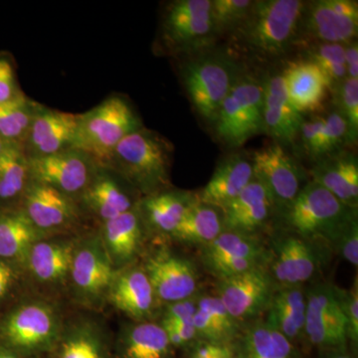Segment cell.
Instances as JSON below:
<instances>
[{
  "label": "cell",
  "instance_id": "46",
  "mask_svg": "<svg viewBox=\"0 0 358 358\" xmlns=\"http://www.w3.org/2000/svg\"><path fill=\"white\" fill-rule=\"evenodd\" d=\"M189 358H234L232 343H216L196 339Z\"/></svg>",
  "mask_w": 358,
  "mask_h": 358
},
{
  "label": "cell",
  "instance_id": "28",
  "mask_svg": "<svg viewBox=\"0 0 358 358\" xmlns=\"http://www.w3.org/2000/svg\"><path fill=\"white\" fill-rule=\"evenodd\" d=\"M196 199L197 193L166 189L143 197L136 206L145 224L171 235Z\"/></svg>",
  "mask_w": 358,
  "mask_h": 358
},
{
  "label": "cell",
  "instance_id": "29",
  "mask_svg": "<svg viewBox=\"0 0 358 358\" xmlns=\"http://www.w3.org/2000/svg\"><path fill=\"white\" fill-rule=\"evenodd\" d=\"M31 180L29 159L22 145L6 143L0 154V210L20 208Z\"/></svg>",
  "mask_w": 358,
  "mask_h": 358
},
{
  "label": "cell",
  "instance_id": "16",
  "mask_svg": "<svg viewBox=\"0 0 358 358\" xmlns=\"http://www.w3.org/2000/svg\"><path fill=\"white\" fill-rule=\"evenodd\" d=\"M145 274L157 300L167 303L192 298L199 288V275L189 260L169 252H159L148 259Z\"/></svg>",
  "mask_w": 358,
  "mask_h": 358
},
{
  "label": "cell",
  "instance_id": "17",
  "mask_svg": "<svg viewBox=\"0 0 358 358\" xmlns=\"http://www.w3.org/2000/svg\"><path fill=\"white\" fill-rule=\"evenodd\" d=\"M262 86L264 133L284 147L294 145L305 117L289 102L281 72H268Z\"/></svg>",
  "mask_w": 358,
  "mask_h": 358
},
{
  "label": "cell",
  "instance_id": "40",
  "mask_svg": "<svg viewBox=\"0 0 358 358\" xmlns=\"http://www.w3.org/2000/svg\"><path fill=\"white\" fill-rule=\"evenodd\" d=\"M254 0H211V18L216 38L232 34L249 15Z\"/></svg>",
  "mask_w": 358,
  "mask_h": 358
},
{
  "label": "cell",
  "instance_id": "52",
  "mask_svg": "<svg viewBox=\"0 0 358 358\" xmlns=\"http://www.w3.org/2000/svg\"><path fill=\"white\" fill-rule=\"evenodd\" d=\"M6 143L1 138H0V154H1L2 150H3L4 147H6Z\"/></svg>",
  "mask_w": 358,
  "mask_h": 358
},
{
  "label": "cell",
  "instance_id": "15",
  "mask_svg": "<svg viewBox=\"0 0 358 358\" xmlns=\"http://www.w3.org/2000/svg\"><path fill=\"white\" fill-rule=\"evenodd\" d=\"M80 115L39 103L22 148L28 159H38L75 148Z\"/></svg>",
  "mask_w": 358,
  "mask_h": 358
},
{
  "label": "cell",
  "instance_id": "44",
  "mask_svg": "<svg viewBox=\"0 0 358 358\" xmlns=\"http://www.w3.org/2000/svg\"><path fill=\"white\" fill-rule=\"evenodd\" d=\"M23 93L16 79L15 70L10 59L0 55V103L9 102Z\"/></svg>",
  "mask_w": 358,
  "mask_h": 358
},
{
  "label": "cell",
  "instance_id": "23",
  "mask_svg": "<svg viewBox=\"0 0 358 358\" xmlns=\"http://www.w3.org/2000/svg\"><path fill=\"white\" fill-rule=\"evenodd\" d=\"M253 178L251 157L245 154L231 155L220 162L210 180L197 193V199L202 203L222 211Z\"/></svg>",
  "mask_w": 358,
  "mask_h": 358
},
{
  "label": "cell",
  "instance_id": "47",
  "mask_svg": "<svg viewBox=\"0 0 358 358\" xmlns=\"http://www.w3.org/2000/svg\"><path fill=\"white\" fill-rule=\"evenodd\" d=\"M197 299L199 296H192L186 300L176 301L169 303L167 307L164 319L169 320H193L197 308Z\"/></svg>",
  "mask_w": 358,
  "mask_h": 358
},
{
  "label": "cell",
  "instance_id": "34",
  "mask_svg": "<svg viewBox=\"0 0 358 358\" xmlns=\"http://www.w3.org/2000/svg\"><path fill=\"white\" fill-rule=\"evenodd\" d=\"M42 233L20 208L0 210V259L28 256Z\"/></svg>",
  "mask_w": 358,
  "mask_h": 358
},
{
  "label": "cell",
  "instance_id": "18",
  "mask_svg": "<svg viewBox=\"0 0 358 358\" xmlns=\"http://www.w3.org/2000/svg\"><path fill=\"white\" fill-rule=\"evenodd\" d=\"M281 74L289 102L301 115H317L324 110L331 86L315 63L305 58L289 61Z\"/></svg>",
  "mask_w": 358,
  "mask_h": 358
},
{
  "label": "cell",
  "instance_id": "9",
  "mask_svg": "<svg viewBox=\"0 0 358 358\" xmlns=\"http://www.w3.org/2000/svg\"><path fill=\"white\" fill-rule=\"evenodd\" d=\"M205 268L218 280L241 274L258 267H267L270 252L256 235L224 230L210 243L201 247Z\"/></svg>",
  "mask_w": 358,
  "mask_h": 358
},
{
  "label": "cell",
  "instance_id": "6",
  "mask_svg": "<svg viewBox=\"0 0 358 358\" xmlns=\"http://www.w3.org/2000/svg\"><path fill=\"white\" fill-rule=\"evenodd\" d=\"M159 46L171 56L187 57L213 46L216 35L211 0H174L167 4L159 27Z\"/></svg>",
  "mask_w": 358,
  "mask_h": 358
},
{
  "label": "cell",
  "instance_id": "12",
  "mask_svg": "<svg viewBox=\"0 0 358 358\" xmlns=\"http://www.w3.org/2000/svg\"><path fill=\"white\" fill-rule=\"evenodd\" d=\"M322 252L319 243L284 231L273 239L268 272L278 287L303 286L319 271Z\"/></svg>",
  "mask_w": 358,
  "mask_h": 358
},
{
  "label": "cell",
  "instance_id": "30",
  "mask_svg": "<svg viewBox=\"0 0 358 358\" xmlns=\"http://www.w3.org/2000/svg\"><path fill=\"white\" fill-rule=\"evenodd\" d=\"M110 300L133 319L145 320L154 310L157 299L145 271L133 268L113 282Z\"/></svg>",
  "mask_w": 358,
  "mask_h": 358
},
{
  "label": "cell",
  "instance_id": "21",
  "mask_svg": "<svg viewBox=\"0 0 358 358\" xmlns=\"http://www.w3.org/2000/svg\"><path fill=\"white\" fill-rule=\"evenodd\" d=\"M128 181L108 167H100L79 201L103 222L136 206Z\"/></svg>",
  "mask_w": 358,
  "mask_h": 358
},
{
  "label": "cell",
  "instance_id": "38",
  "mask_svg": "<svg viewBox=\"0 0 358 358\" xmlns=\"http://www.w3.org/2000/svg\"><path fill=\"white\" fill-rule=\"evenodd\" d=\"M324 117V126L310 159L313 162L336 154L350 145L348 124L345 117L334 107Z\"/></svg>",
  "mask_w": 358,
  "mask_h": 358
},
{
  "label": "cell",
  "instance_id": "27",
  "mask_svg": "<svg viewBox=\"0 0 358 358\" xmlns=\"http://www.w3.org/2000/svg\"><path fill=\"white\" fill-rule=\"evenodd\" d=\"M71 275L77 289L87 296H98L114 282L112 259L99 242L75 252Z\"/></svg>",
  "mask_w": 358,
  "mask_h": 358
},
{
  "label": "cell",
  "instance_id": "39",
  "mask_svg": "<svg viewBox=\"0 0 358 358\" xmlns=\"http://www.w3.org/2000/svg\"><path fill=\"white\" fill-rule=\"evenodd\" d=\"M307 60L315 63L326 75L331 90L348 78L345 60V44L310 43L306 49Z\"/></svg>",
  "mask_w": 358,
  "mask_h": 358
},
{
  "label": "cell",
  "instance_id": "45",
  "mask_svg": "<svg viewBox=\"0 0 358 358\" xmlns=\"http://www.w3.org/2000/svg\"><path fill=\"white\" fill-rule=\"evenodd\" d=\"M333 249L355 267L358 265V221L352 224L334 245Z\"/></svg>",
  "mask_w": 358,
  "mask_h": 358
},
{
  "label": "cell",
  "instance_id": "11",
  "mask_svg": "<svg viewBox=\"0 0 358 358\" xmlns=\"http://www.w3.org/2000/svg\"><path fill=\"white\" fill-rule=\"evenodd\" d=\"M278 288L267 267H258L218 280L216 296L240 324L266 313Z\"/></svg>",
  "mask_w": 358,
  "mask_h": 358
},
{
  "label": "cell",
  "instance_id": "43",
  "mask_svg": "<svg viewBox=\"0 0 358 358\" xmlns=\"http://www.w3.org/2000/svg\"><path fill=\"white\" fill-rule=\"evenodd\" d=\"M338 296L348 324V341L357 345L358 341V289L357 281L350 289L339 288Z\"/></svg>",
  "mask_w": 358,
  "mask_h": 358
},
{
  "label": "cell",
  "instance_id": "31",
  "mask_svg": "<svg viewBox=\"0 0 358 358\" xmlns=\"http://www.w3.org/2000/svg\"><path fill=\"white\" fill-rule=\"evenodd\" d=\"M193 324L197 339L216 343H234L243 327L228 313L217 296H199Z\"/></svg>",
  "mask_w": 358,
  "mask_h": 358
},
{
  "label": "cell",
  "instance_id": "10",
  "mask_svg": "<svg viewBox=\"0 0 358 358\" xmlns=\"http://www.w3.org/2000/svg\"><path fill=\"white\" fill-rule=\"evenodd\" d=\"M306 294V339L322 350L348 348V324L339 300L338 287L320 284Z\"/></svg>",
  "mask_w": 358,
  "mask_h": 358
},
{
  "label": "cell",
  "instance_id": "35",
  "mask_svg": "<svg viewBox=\"0 0 358 358\" xmlns=\"http://www.w3.org/2000/svg\"><path fill=\"white\" fill-rule=\"evenodd\" d=\"M74 248L71 245L36 242L29 253L30 268L40 281L57 282L70 273Z\"/></svg>",
  "mask_w": 358,
  "mask_h": 358
},
{
  "label": "cell",
  "instance_id": "36",
  "mask_svg": "<svg viewBox=\"0 0 358 358\" xmlns=\"http://www.w3.org/2000/svg\"><path fill=\"white\" fill-rule=\"evenodd\" d=\"M39 103L21 93L9 102L0 103V138L6 143H24Z\"/></svg>",
  "mask_w": 358,
  "mask_h": 358
},
{
  "label": "cell",
  "instance_id": "33",
  "mask_svg": "<svg viewBox=\"0 0 358 358\" xmlns=\"http://www.w3.org/2000/svg\"><path fill=\"white\" fill-rule=\"evenodd\" d=\"M223 231L222 212L196 199L171 236L178 241L203 247L216 239Z\"/></svg>",
  "mask_w": 358,
  "mask_h": 358
},
{
  "label": "cell",
  "instance_id": "14",
  "mask_svg": "<svg viewBox=\"0 0 358 358\" xmlns=\"http://www.w3.org/2000/svg\"><path fill=\"white\" fill-rule=\"evenodd\" d=\"M250 157L254 178L267 187L279 214L307 185L305 173L286 148L275 141L255 150Z\"/></svg>",
  "mask_w": 358,
  "mask_h": 358
},
{
  "label": "cell",
  "instance_id": "32",
  "mask_svg": "<svg viewBox=\"0 0 358 358\" xmlns=\"http://www.w3.org/2000/svg\"><path fill=\"white\" fill-rule=\"evenodd\" d=\"M145 225L138 206L103 222V236L110 259L124 262L133 258L140 247Z\"/></svg>",
  "mask_w": 358,
  "mask_h": 358
},
{
  "label": "cell",
  "instance_id": "3",
  "mask_svg": "<svg viewBox=\"0 0 358 358\" xmlns=\"http://www.w3.org/2000/svg\"><path fill=\"white\" fill-rule=\"evenodd\" d=\"M278 215L287 232L331 248L358 221L357 208L346 206L312 180L308 181L291 204Z\"/></svg>",
  "mask_w": 358,
  "mask_h": 358
},
{
  "label": "cell",
  "instance_id": "37",
  "mask_svg": "<svg viewBox=\"0 0 358 358\" xmlns=\"http://www.w3.org/2000/svg\"><path fill=\"white\" fill-rule=\"evenodd\" d=\"M169 346L164 327L154 322H141L127 334L124 353L127 358H166Z\"/></svg>",
  "mask_w": 358,
  "mask_h": 358
},
{
  "label": "cell",
  "instance_id": "42",
  "mask_svg": "<svg viewBox=\"0 0 358 358\" xmlns=\"http://www.w3.org/2000/svg\"><path fill=\"white\" fill-rule=\"evenodd\" d=\"M59 358H102V352L93 336L79 333L64 343Z\"/></svg>",
  "mask_w": 358,
  "mask_h": 358
},
{
  "label": "cell",
  "instance_id": "25",
  "mask_svg": "<svg viewBox=\"0 0 358 358\" xmlns=\"http://www.w3.org/2000/svg\"><path fill=\"white\" fill-rule=\"evenodd\" d=\"M307 294L303 286L278 287L266 310L265 322L298 345L305 338Z\"/></svg>",
  "mask_w": 358,
  "mask_h": 358
},
{
  "label": "cell",
  "instance_id": "20",
  "mask_svg": "<svg viewBox=\"0 0 358 358\" xmlns=\"http://www.w3.org/2000/svg\"><path fill=\"white\" fill-rule=\"evenodd\" d=\"M224 230L256 235L277 213L274 199L255 178L222 211Z\"/></svg>",
  "mask_w": 358,
  "mask_h": 358
},
{
  "label": "cell",
  "instance_id": "24",
  "mask_svg": "<svg viewBox=\"0 0 358 358\" xmlns=\"http://www.w3.org/2000/svg\"><path fill=\"white\" fill-rule=\"evenodd\" d=\"M312 181L326 188L346 206H358V160L350 150H343L313 162Z\"/></svg>",
  "mask_w": 358,
  "mask_h": 358
},
{
  "label": "cell",
  "instance_id": "7",
  "mask_svg": "<svg viewBox=\"0 0 358 358\" xmlns=\"http://www.w3.org/2000/svg\"><path fill=\"white\" fill-rule=\"evenodd\" d=\"M262 79L243 71L212 124L219 140L228 147L239 148L264 133Z\"/></svg>",
  "mask_w": 358,
  "mask_h": 358
},
{
  "label": "cell",
  "instance_id": "5",
  "mask_svg": "<svg viewBox=\"0 0 358 358\" xmlns=\"http://www.w3.org/2000/svg\"><path fill=\"white\" fill-rule=\"evenodd\" d=\"M141 127L140 115L128 99L113 95L80 115L74 148L90 155L99 166L108 167L117 145Z\"/></svg>",
  "mask_w": 358,
  "mask_h": 358
},
{
  "label": "cell",
  "instance_id": "49",
  "mask_svg": "<svg viewBox=\"0 0 358 358\" xmlns=\"http://www.w3.org/2000/svg\"><path fill=\"white\" fill-rule=\"evenodd\" d=\"M13 268L4 261L0 260V299L6 296L13 285Z\"/></svg>",
  "mask_w": 358,
  "mask_h": 358
},
{
  "label": "cell",
  "instance_id": "26",
  "mask_svg": "<svg viewBox=\"0 0 358 358\" xmlns=\"http://www.w3.org/2000/svg\"><path fill=\"white\" fill-rule=\"evenodd\" d=\"M232 348L234 358H300L296 346L265 320L242 327Z\"/></svg>",
  "mask_w": 358,
  "mask_h": 358
},
{
  "label": "cell",
  "instance_id": "19",
  "mask_svg": "<svg viewBox=\"0 0 358 358\" xmlns=\"http://www.w3.org/2000/svg\"><path fill=\"white\" fill-rule=\"evenodd\" d=\"M20 209L41 232L68 227L79 216L76 200L34 180L26 190Z\"/></svg>",
  "mask_w": 358,
  "mask_h": 358
},
{
  "label": "cell",
  "instance_id": "48",
  "mask_svg": "<svg viewBox=\"0 0 358 358\" xmlns=\"http://www.w3.org/2000/svg\"><path fill=\"white\" fill-rule=\"evenodd\" d=\"M345 60L348 78L358 79V44L357 40L345 44Z\"/></svg>",
  "mask_w": 358,
  "mask_h": 358
},
{
  "label": "cell",
  "instance_id": "4",
  "mask_svg": "<svg viewBox=\"0 0 358 358\" xmlns=\"http://www.w3.org/2000/svg\"><path fill=\"white\" fill-rule=\"evenodd\" d=\"M185 58L181 78L188 98L197 114L213 124L243 67L234 53L213 46Z\"/></svg>",
  "mask_w": 358,
  "mask_h": 358
},
{
  "label": "cell",
  "instance_id": "1",
  "mask_svg": "<svg viewBox=\"0 0 358 358\" xmlns=\"http://www.w3.org/2000/svg\"><path fill=\"white\" fill-rule=\"evenodd\" d=\"M301 0H254L249 15L229 35L234 48L257 60H275L300 44Z\"/></svg>",
  "mask_w": 358,
  "mask_h": 358
},
{
  "label": "cell",
  "instance_id": "22",
  "mask_svg": "<svg viewBox=\"0 0 358 358\" xmlns=\"http://www.w3.org/2000/svg\"><path fill=\"white\" fill-rule=\"evenodd\" d=\"M3 331L11 345L20 350H36L50 343L54 338L55 317L46 306L29 303L9 315Z\"/></svg>",
  "mask_w": 358,
  "mask_h": 358
},
{
  "label": "cell",
  "instance_id": "8",
  "mask_svg": "<svg viewBox=\"0 0 358 358\" xmlns=\"http://www.w3.org/2000/svg\"><path fill=\"white\" fill-rule=\"evenodd\" d=\"M358 32L357 0H313L305 2L301 14L300 43L346 44Z\"/></svg>",
  "mask_w": 358,
  "mask_h": 358
},
{
  "label": "cell",
  "instance_id": "13",
  "mask_svg": "<svg viewBox=\"0 0 358 358\" xmlns=\"http://www.w3.org/2000/svg\"><path fill=\"white\" fill-rule=\"evenodd\" d=\"M29 162L32 180L50 186L78 202L101 167L78 148Z\"/></svg>",
  "mask_w": 358,
  "mask_h": 358
},
{
  "label": "cell",
  "instance_id": "51",
  "mask_svg": "<svg viewBox=\"0 0 358 358\" xmlns=\"http://www.w3.org/2000/svg\"><path fill=\"white\" fill-rule=\"evenodd\" d=\"M0 358H17V357L7 350H0Z\"/></svg>",
  "mask_w": 358,
  "mask_h": 358
},
{
  "label": "cell",
  "instance_id": "2",
  "mask_svg": "<svg viewBox=\"0 0 358 358\" xmlns=\"http://www.w3.org/2000/svg\"><path fill=\"white\" fill-rule=\"evenodd\" d=\"M173 145L157 131L141 127L115 148L108 169L145 196L169 189Z\"/></svg>",
  "mask_w": 358,
  "mask_h": 358
},
{
  "label": "cell",
  "instance_id": "41",
  "mask_svg": "<svg viewBox=\"0 0 358 358\" xmlns=\"http://www.w3.org/2000/svg\"><path fill=\"white\" fill-rule=\"evenodd\" d=\"M334 107L348 124V143L355 145L358 136V79L345 78L331 90Z\"/></svg>",
  "mask_w": 358,
  "mask_h": 358
},
{
  "label": "cell",
  "instance_id": "50",
  "mask_svg": "<svg viewBox=\"0 0 358 358\" xmlns=\"http://www.w3.org/2000/svg\"><path fill=\"white\" fill-rule=\"evenodd\" d=\"M320 358H353L352 355L348 352V348H338V350H322Z\"/></svg>",
  "mask_w": 358,
  "mask_h": 358
}]
</instances>
